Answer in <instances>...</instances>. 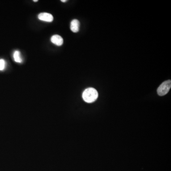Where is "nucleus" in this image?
Instances as JSON below:
<instances>
[{
  "instance_id": "nucleus-4",
  "label": "nucleus",
  "mask_w": 171,
  "mask_h": 171,
  "mask_svg": "<svg viewBox=\"0 0 171 171\" xmlns=\"http://www.w3.org/2000/svg\"><path fill=\"white\" fill-rule=\"evenodd\" d=\"M51 42L53 44H55L57 46H61L63 43V39L61 36L58 35H55L52 36L51 38Z\"/></svg>"
},
{
  "instance_id": "nucleus-2",
  "label": "nucleus",
  "mask_w": 171,
  "mask_h": 171,
  "mask_svg": "<svg viewBox=\"0 0 171 171\" xmlns=\"http://www.w3.org/2000/svg\"><path fill=\"white\" fill-rule=\"evenodd\" d=\"M171 88V80L164 81L157 89V93L159 96H163L167 94Z\"/></svg>"
},
{
  "instance_id": "nucleus-3",
  "label": "nucleus",
  "mask_w": 171,
  "mask_h": 171,
  "mask_svg": "<svg viewBox=\"0 0 171 171\" xmlns=\"http://www.w3.org/2000/svg\"><path fill=\"white\" fill-rule=\"evenodd\" d=\"M38 18L41 21L46 22H52L53 20V16L51 14L47 13H42L38 15Z\"/></svg>"
},
{
  "instance_id": "nucleus-5",
  "label": "nucleus",
  "mask_w": 171,
  "mask_h": 171,
  "mask_svg": "<svg viewBox=\"0 0 171 171\" xmlns=\"http://www.w3.org/2000/svg\"><path fill=\"white\" fill-rule=\"evenodd\" d=\"M80 23L79 21L74 19L71 21V29L73 33H77L80 30Z\"/></svg>"
},
{
  "instance_id": "nucleus-8",
  "label": "nucleus",
  "mask_w": 171,
  "mask_h": 171,
  "mask_svg": "<svg viewBox=\"0 0 171 171\" xmlns=\"http://www.w3.org/2000/svg\"><path fill=\"white\" fill-rule=\"evenodd\" d=\"M61 1H62V2H66L67 1V0H61Z\"/></svg>"
},
{
  "instance_id": "nucleus-6",
  "label": "nucleus",
  "mask_w": 171,
  "mask_h": 171,
  "mask_svg": "<svg viewBox=\"0 0 171 171\" xmlns=\"http://www.w3.org/2000/svg\"><path fill=\"white\" fill-rule=\"evenodd\" d=\"M13 58H14V61L16 62L22 63V59L21 57V53L20 51H15L13 53Z\"/></svg>"
},
{
  "instance_id": "nucleus-1",
  "label": "nucleus",
  "mask_w": 171,
  "mask_h": 171,
  "mask_svg": "<svg viewBox=\"0 0 171 171\" xmlns=\"http://www.w3.org/2000/svg\"><path fill=\"white\" fill-rule=\"evenodd\" d=\"M97 90L93 88H89L84 91L82 97L86 102L90 103L94 102L98 97Z\"/></svg>"
},
{
  "instance_id": "nucleus-9",
  "label": "nucleus",
  "mask_w": 171,
  "mask_h": 171,
  "mask_svg": "<svg viewBox=\"0 0 171 171\" xmlns=\"http://www.w3.org/2000/svg\"><path fill=\"white\" fill-rule=\"evenodd\" d=\"M38 1V0H34V1H34V2H36V1Z\"/></svg>"
},
{
  "instance_id": "nucleus-7",
  "label": "nucleus",
  "mask_w": 171,
  "mask_h": 171,
  "mask_svg": "<svg viewBox=\"0 0 171 171\" xmlns=\"http://www.w3.org/2000/svg\"><path fill=\"white\" fill-rule=\"evenodd\" d=\"M5 67V62L4 59H0V71H3Z\"/></svg>"
}]
</instances>
